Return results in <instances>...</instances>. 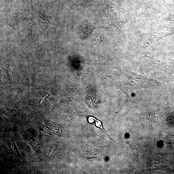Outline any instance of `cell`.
Listing matches in <instances>:
<instances>
[{
	"instance_id": "1",
	"label": "cell",
	"mask_w": 174,
	"mask_h": 174,
	"mask_svg": "<svg viewBox=\"0 0 174 174\" xmlns=\"http://www.w3.org/2000/svg\"><path fill=\"white\" fill-rule=\"evenodd\" d=\"M95 28V25L91 24H86L84 25L81 31L83 38H86L89 37Z\"/></svg>"
}]
</instances>
